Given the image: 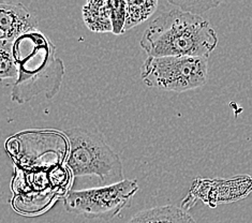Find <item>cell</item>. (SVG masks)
<instances>
[{
    "mask_svg": "<svg viewBox=\"0 0 252 223\" xmlns=\"http://www.w3.org/2000/svg\"><path fill=\"white\" fill-rule=\"evenodd\" d=\"M128 223H196L186 210L174 205L157 206L135 214Z\"/></svg>",
    "mask_w": 252,
    "mask_h": 223,
    "instance_id": "obj_7",
    "label": "cell"
},
{
    "mask_svg": "<svg viewBox=\"0 0 252 223\" xmlns=\"http://www.w3.org/2000/svg\"><path fill=\"white\" fill-rule=\"evenodd\" d=\"M207 63L202 57H147L141 77L148 87L186 93L206 83Z\"/></svg>",
    "mask_w": 252,
    "mask_h": 223,
    "instance_id": "obj_4",
    "label": "cell"
},
{
    "mask_svg": "<svg viewBox=\"0 0 252 223\" xmlns=\"http://www.w3.org/2000/svg\"><path fill=\"white\" fill-rule=\"evenodd\" d=\"M158 5L159 2L157 0L127 1V20H126L124 33L148 20L157 10Z\"/></svg>",
    "mask_w": 252,
    "mask_h": 223,
    "instance_id": "obj_9",
    "label": "cell"
},
{
    "mask_svg": "<svg viewBox=\"0 0 252 223\" xmlns=\"http://www.w3.org/2000/svg\"><path fill=\"white\" fill-rule=\"evenodd\" d=\"M70 149L67 165L75 177L98 176L110 185L123 182V163L98 131L73 128L64 131Z\"/></svg>",
    "mask_w": 252,
    "mask_h": 223,
    "instance_id": "obj_3",
    "label": "cell"
},
{
    "mask_svg": "<svg viewBox=\"0 0 252 223\" xmlns=\"http://www.w3.org/2000/svg\"><path fill=\"white\" fill-rule=\"evenodd\" d=\"M19 75L11 92L12 101L25 104L39 95L53 99L61 90L64 64L56 46L39 29L23 34L12 45Z\"/></svg>",
    "mask_w": 252,
    "mask_h": 223,
    "instance_id": "obj_1",
    "label": "cell"
},
{
    "mask_svg": "<svg viewBox=\"0 0 252 223\" xmlns=\"http://www.w3.org/2000/svg\"><path fill=\"white\" fill-rule=\"evenodd\" d=\"M169 2L184 12L194 15H200L220 4V1H181V0L176 1V0H170Z\"/></svg>",
    "mask_w": 252,
    "mask_h": 223,
    "instance_id": "obj_12",
    "label": "cell"
},
{
    "mask_svg": "<svg viewBox=\"0 0 252 223\" xmlns=\"http://www.w3.org/2000/svg\"><path fill=\"white\" fill-rule=\"evenodd\" d=\"M38 29L35 14L21 2L0 1V40L1 45H13L22 37Z\"/></svg>",
    "mask_w": 252,
    "mask_h": 223,
    "instance_id": "obj_6",
    "label": "cell"
},
{
    "mask_svg": "<svg viewBox=\"0 0 252 223\" xmlns=\"http://www.w3.org/2000/svg\"><path fill=\"white\" fill-rule=\"evenodd\" d=\"M137 191L139 184L135 179H125L100 188L69 191L63 204L69 213L107 221L128 207Z\"/></svg>",
    "mask_w": 252,
    "mask_h": 223,
    "instance_id": "obj_5",
    "label": "cell"
},
{
    "mask_svg": "<svg viewBox=\"0 0 252 223\" xmlns=\"http://www.w3.org/2000/svg\"><path fill=\"white\" fill-rule=\"evenodd\" d=\"M83 19L94 32H113L111 21V1H88L82 9Z\"/></svg>",
    "mask_w": 252,
    "mask_h": 223,
    "instance_id": "obj_8",
    "label": "cell"
},
{
    "mask_svg": "<svg viewBox=\"0 0 252 223\" xmlns=\"http://www.w3.org/2000/svg\"><path fill=\"white\" fill-rule=\"evenodd\" d=\"M127 20V1H111V21L113 33L119 35L124 33Z\"/></svg>",
    "mask_w": 252,
    "mask_h": 223,
    "instance_id": "obj_11",
    "label": "cell"
},
{
    "mask_svg": "<svg viewBox=\"0 0 252 223\" xmlns=\"http://www.w3.org/2000/svg\"><path fill=\"white\" fill-rule=\"evenodd\" d=\"M19 70L15 58L12 53V45H1L0 49V77L5 78H17Z\"/></svg>",
    "mask_w": 252,
    "mask_h": 223,
    "instance_id": "obj_10",
    "label": "cell"
},
{
    "mask_svg": "<svg viewBox=\"0 0 252 223\" xmlns=\"http://www.w3.org/2000/svg\"><path fill=\"white\" fill-rule=\"evenodd\" d=\"M141 47L148 57L207 58L218 44L209 22L175 8L161 13L144 32Z\"/></svg>",
    "mask_w": 252,
    "mask_h": 223,
    "instance_id": "obj_2",
    "label": "cell"
}]
</instances>
